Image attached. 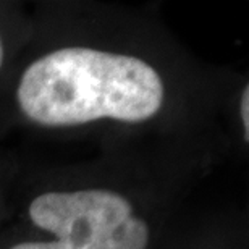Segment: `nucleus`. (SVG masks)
I'll use <instances>...</instances> for the list:
<instances>
[{
  "mask_svg": "<svg viewBox=\"0 0 249 249\" xmlns=\"http://www.w3.org/2000/svg\"><path fill=\"white\" fill-rule=\"evenodd\" d=\"M165 89L147 62L89 47H65L23 73L17 99L29 120L73 126L101 118L139 123L160 110Z\"/></svg>",
  "mask_w": 249,
  "mask_h": 249,
  "instance_id": "nucleus-1",
  "label": "nucleus"
},
{
  "mask_svg": "<svg viewBox=\"0 0 249 249\" xmlns=\"http://www.w3.org/2000/svg\"><path fill=\"white\" fill-rule=\"evenodd\" d=\"M33 223L55 241H24L10 249H146L149 227L126 197L108 189L51 191L29 206Z\"/></svg>",
  "mask_w": 249,
  "mask_h": 249,
  "instance_id": "nucleus-2",
  "label": "nucleus"
},
{
  "mask_svg": "<svg viewBox=\"0 0 249 249\" xmlns=\"http://www.w3.org/2000/svg\"><path fill=\"white\" fill-rule=\"evenodd\" d=\"M241 120L245 126V139L249 141V86L245 88L241 96Z\"/></svg>",
  "mask_w": 249,
  "mask_h": 249,
  "instance_id": "nucleus-3",
  "label": "nucleus"
},
{
  "mask_svg": "<svg viewBox=\"0 0 249 249\" xmlns=\"http://www.w3.org/2000/svg\"><path fill=\"white\" fill-rule=\"evenodd\" d=\"M2 63H3V44L2 39H0V68H2Z\"/></svg>",
  "mask_w": 249,
  "mask_h": 249,
  "instance_id": "nucleus-4",
  "label": "nucleus"
}]
</instances>
